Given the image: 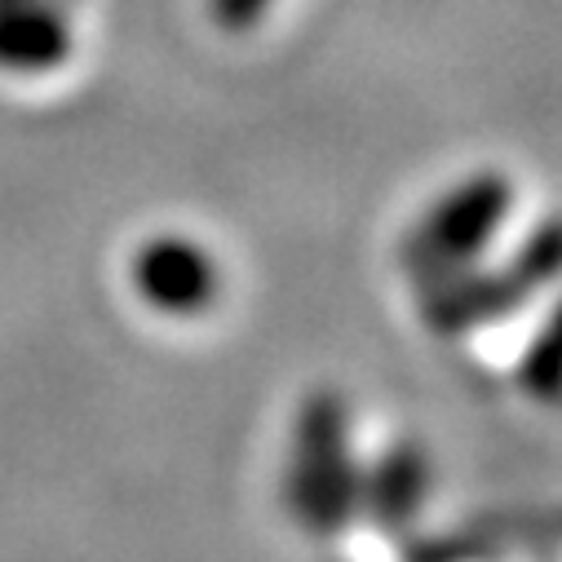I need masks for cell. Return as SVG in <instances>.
I'll return each instance as SVG.
<instances>
[{"instance_id": "obj_1", "label": "cell", "mask_w": 562, "mask_h": 562, "mask_svg": "<svg viewBox=\"0 0 562 562\" xmlns=\"http://www.w3.org/2000/svg\"><path fill=\"white\" fill-rule=\"evenodd\" d=\"M514 209V187L505 173H474L452 187L416 231V261H426L435 274L465 270L505 226Z\"/></svg>"}, {"instance_id": "obj_2", "label": "cell", "mask_w": 562, "mask_h": 562, "mask_svg": "<svg viewBox=\"0 0 562 562\" xmlns=\"http://www.w3.org/2000/svg\"><path fill=\"white\" fill-rule=\"evenodd\" d=\"M553 266H558V231L544 222L536 231V239L518 252L514 270H505V274H465V270L448 274L443 289L430 302V319L443 333H461V328L487 324L492 315H505L522 289L531 293L536 284L553 279Z\"/></svg>"}, {"instance_id": "obj_3", "label": "cell", "mask_w": 562, "mask_h": 562, "mask_svg": "<svg viewBox=\"0 0 562 562\" xmlns=\"http://www.w3.org/2000/svg\"><path fill=\"white\" fill-rule=\"evenodd\" d=\"M133 289L143 293L151 311L191 319L213 306L222 289V270L204 244L187 235H160L133 257Z\"/></svg>"}, {"instance_id": "obj_4", "label": "cell", "mask_w": 562, "mask_h": 562, "mask_svg": "<svg viewBox=\"0 0 562 562\" xmlns=\"http://www.w3.org/2000/svg\"><path fill=\"white\" fill-rule=\"evenodd\" d=\"M71 54V23L49 0L0 5V71L41 76Z\"/></svg>"}, {"instance_id": "obj_5", "label": "cell", "mask_w": 562, "mask_h": 562, "mask_svg": "<svg viewBox=\"0 0 562 562\" xmlns=\"http://www.w3.org/2000/svg\"><path fill=\"white\" fill-rule=\"evenodd\" d=\"M266 10H270V0H213V19L226 32H252Z\"/></svg>"}, {"instance_id": "obj_6", "label": "cell", "mask_w": 562, "mask_h": 562, "mask_svg": "<svg viewBox=\"0 0 562 562\" xmlns=\"http://www.w3.org/2000/svg\"><path fill=\"white\" fill-rule=\"evenodd\" d=\"M0 5H14V0H0Z\"/></svg>"}]
</instances>
